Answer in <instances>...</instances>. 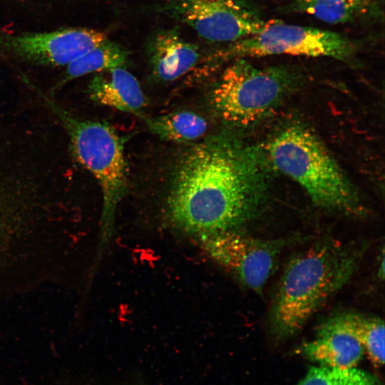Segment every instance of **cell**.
I'll use <instances>...</instances> for the list:
<instances>
[{
  "label": "cell",
  "instance_id": "9c48e42d",
  "mask_svg": "<svg viewBox=\"0 0 385 385\" xmlns=\"http://www.w3.org/2000/svg\"><path fill=\"white\" fill-rule=\"evenodd\" d=\"M108 39L106 33L66 28L41 33H0V53L41 66H67Z\"/></svg>",
  "mask_w": 385,
  "mask_h": 385
},
{
  "label": "cell",
  "instance_id": "e0dca14e",
  "mask_svg": "<svg viewBox=\"0 0 385 385\" xmlns=\"http://www.w3.org/2000/svg\"><path fill=\"white\" fill-rule=\"evenodd\" d=\"M297 385H384L377 376L351 368L346 369L313 366Z\"/></svg>",
  "mask_w": 385,
  "mask_h": 385
},
{
  "label": "cell",
  "instance_id": "52a82bcc",
  "mask_svg": "<svg viewBox=\"0 0 385 385\" xmlns=\"http://www.w3.org/2000/svg\"><path fill=\"white\" fill-rule=\"evenodd\" d=\"M160 11L211 42L237 41L258 33L267 22L247 0H164Z\"/></svg>",
  "mask_w": 385,
  "mask_h": 385
},
{
  "label": "cell",
  "instance_id": "5b68a950",
  "mask_svg": "<svg viewBox=\"0 0 385 385\" xmlns=\"http://www.w3.org/2000/svg\"><path fill=\"white\" fill-rule=\"evenodd\" d=\"M294 80L287 68H259L243 58H236L220 76L212 91V103L225 121L247 125L268 114Z\"/></svg>",
  "mask_w": 385,
  "mask_h": 385
},
{
  "label": "cell",
  "instance_id": "3957f363",
  "mask_svg": "<svg viewBox=\"0 0 385 385\" xmlns=\"http://www.w3.org/2000/svg\"><path fill=\"white\" fill-rule=\"evenodd\" d=\"M267 150L275 168L299 184L317 206L349 215L363 212L352 185L307 128L293 125L284 128L269 143Z\"/></svg>",
  "mask_w": 385,
  "mask_h": 385
},
{
  "label": "cell",
  "instance_id": "ba28073f",
  "mask_svg": "<svg viewBox=\"0 0 385 385\" xmlns=\"http://www.w3.org/2000/svg\"><path fill=\"white\" fill-rule=\"evenodd\" d=\"M208 256L241 284L260 293L287 245L284 239L263 240L225 230L200 237Z\"/></svg>",
  "mask_w": 385,
  "mask_h": 385
},
{
  "label": "cell",
  "instance_id": "277c9868",
  "mask_svg": "<svg viewBox=\"0 0 385 385\" xmlns=\"http://www.w3.org/2000/svg\"><path fill=\"white\" fill-rule=\"evenodd\" d=\"M65 128L76 160L99 183L103 195L99 255L113 236L115 213L127 192L128 169L123 143L115 130L104 122L81 120L41 93Z\"/></svg>",
  "mask_w": 385,
  "mask_h": 385
},
{
  "label": "cell",
  "instance_id": "2e32d148",
  "mask_svg": "<svg viewBox=\"0 0 385 385\" xmlns=\"http://www.w3.org/2000/svg\"><path fill=\"white\" fill-rule=\"evenodd\" d=\"M372 0H295L290 10L305 12L329 23H345L361 14Z\"/></svg>",
  "mask_w": 385,
  "mask_h": 385
},
{
  "label": "cell",
  "instance_id": "7a4b0ae2",
  "mask_svg": "<svg viewBox=\"0 0 385 385\" xmlns=\"http://www.w3.org/2000/svg\"><path fill=\"white\" fill-rule=\"evenodd\" d=\"M364 250L362 246L323 240L297 253L286 266L269 317L272 336L287 339L350 279Z\"/></svg>",
  "mask_w": 385,
  "mask_h": 385
},
{
  "label": "cell",
  "instance_id": "9a60e30c",
  "mask_svg": "<svg viewBox=\"0 0 385 385\" xmlns=\"http://www.w3.org/2000/svg\"><path fill=\"white\" fill-rule=\"evenodd\" d=\"M143 118L153 133L164 140L178 143L196 140L205 135L207 128L205 118L189 111Z\"/></svg>",
  "mask_w": 385,
  "mask_h": 385
},
{
  "label": "cell",
  "instance_id": "5bb4252c",
  "mask_svg": "<svg viewBox=\"0 0 385 385\" xmlns=\"http://www.w3.org/2000/svg\"><path fill=\"white\" fill-rule=\"evenodd\" d=\"M128 58V53L122 46L108 38L68 64L62 78L56 85L54 90L86 74L125 66Z\"/></svg>",
  "mask_w": 385,
  "mask_h": 385
},
{
  "label": "cell",
  "instance_id": "4fadbf2b",
  "mask_svg": "<svg viewBox=\"0 0 385 385\" xmlns=\"http://www.w3.org/2000/svg\"><path fill=\"white\" fill-rule=\"evenodd\" d=\"M327 322L353 336L374 366L384 365L385 329L383 319L348 312L334 315Z\"/></svg>",
  "mask_w": 385,
  "mask_h": 385
},
{
  "label": "cell",
  "instance_id": "30bf717a",
  "mask_svg": "<svg viewBox=\"0 0 385 385\" xmlns=\"http://www.w3.org/2000/svg\"><path fill=\"white\" fill-rule=\"evenodd\" d=\"M147 53L153 76L163 82L185 76L197 66L201 57L198 46L185 40L175 29L154 35L148 44Z\"/></svg>",
  "mask_w": 385,
  "mask_h": 385
},
{
  "label": "cell",
  "instance_id": "6da1fadb",
  "mask_svg": "<svg viewBox=\"0 0 385 385\" xmlns=\"http://www.w3.org/2000/svg\"><path fill=\"white\" fill-rule=\"evenodd\" d=\"M265 195L264 172L254 150L215 137L193 147L180 162L167 211L176 227L200 237L251 221Z\"/></svg>",
  "mask_w": 385,
  "mask_h": 385
},
{
  "label": "cell",
  "instance_id": "7c38bea8",
  "mask_svg": "<svg viewBox=\"0 0 385 385\" xmlns=\"http://www.w3.org/2000/svg\"><path fill=\"white\" fill-rule=\"evenodd\" d=\"M88 93L99 104L139 116L148 103L137 78L125 66L96 74L88 85Z\"/></svg>",
  "mask_w": 385,
  "mask_h": 385
},
{
  "label": "cell",
  "instance_id": "8992f818",
  "mask_svg": "<svg viewBox=\"0 0 385 385\" xmlns=\"http://www.w3.org/2000/svg\"><path fill=\"white\" fill-rule=\"evenodd\" d=\"M354 51L351 41L338 33L271 20L258 33L230 43L212 58L217 63L231 58L288 54L346 61Z\"/></svg>",
  "mask_w": 385,
  "mask_h": 385
},
{
  "label": "cell",
  "instance_id": "8fae6325",
  "mask_svg": "<svg viewBox=\"0 0 385 385\" xmlns=\"http://www.w3.org/2000/svg\"><path fill=\"white\" fill-rule=\"evenodd\" d=\"M299 350L319 366L341 369L356 367L365 353L353 336L327 321L319 327L316 337L302 344Z\"/></svg>",
  "mask_w": 385,
  "mask_h": 385
},
{
  "label": "cell",
  "instance_id": "ac0fdd59",
  "mask_svg": "<svg viewBox=\"0 0 385 385\" xmlns=\"http://www.w3.org/2000/svg\"><path fill=\"white\" fill-rule=\"evenodd\" d=\"M1 200L3 199L1 197V195H0V217H1V215L2 213V211H4V204Z\"/></svg>",
  "mask_w": 385,
  "mask_h": 385
}]
</instances>
